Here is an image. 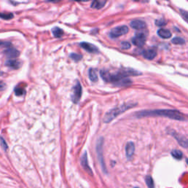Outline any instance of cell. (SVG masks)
<instances>
[{
  "mask_svg": "<svg viewBox=\"0 0 188 188\" xmlns=\"http://www.w3.org/2000/svg\"><path fill=\"white\" fill-rule=\"evenodd\" d=\"M136 116L138 118L146 116H163L176 121H185V115L182 114L178 110H147V111L139 112L136 114Z\"/></svg>",
  "mask_w": 188,
  "mask_h": 188,
  "instance_id": "cell-1",
  "label": "cell"
},
{
  "mask_svg": "<svg viewBox=\"0 0 188 188\" xmlns=\"http://www.w3.org/2000/svg\"><path fill=\"white\" fill-rule=\"evenodd\" d=\"M137 104V103H134V102H128L126 104H122L121 106L118 107H115L114 109H112L111 110H110L109 112H107L106 115H104V118L103 121L104 123H110V121H112L113 119H115L117 116H118L119 115L122 114L123 113H124L125 111H126L129 109L132 108V107H135V105Z\"/></svg>",
  "mask_w": 188,
  "mask_h": 188,
  "instance_id": "cell-2",
  "label": "cell"
},
{
  "mask_svg": "<svg viewBox=\"0 0 188 188\" xmlns=\"http://www.w3.org/2000/svg\"><path fill=\"white\" fill-rule=\"evenodd\" d=\"M103 144H104V138L100 137L97 140V144H96V152H97L98 159H99V163L102 166V171H104L105 174L107 173V167H106L105 162L104 159V156H103Z\"/></svg>",
  "mask_w": 188,
  "mask_h": 188,
  "instance_id": "cell-3",
  "label": "cell"
},
{
  "mask_svg": "<svg viewBox=\"0 0 188 188\" xmlns=\"http://www.w3.org/2000/svg\"><path fill=\"white\" fill-rule=\"evenodd\" d=\"M128 32H129L128 27H126L125 25L119 26V27H115L113 30H111V31L109 33V35H110L111 38H118V37L121 36V35H125Z\"/></svg>",
  "mask_w": 188,
  "mask_h": 188,
  "instance_id": "cell-4",
  "label": "cell"
},
{
  "mask_svg": "<svg viewBox=\"0 0 188 188\" xmlns=\"http://www.w3.org/2000/svg\"><path fill=\"white\" fill-rule=\"evenodd\" d=\"M73 88V94H72L71 99L73 103L77 104L80 102V99H81L82 93V88L81 84L79 82H77V84H75V86Z\"/></svg>",
  "mask_w": 188,
  "mask_h": 188,
  "instance_id": "cell-5",
  "label": "cell"
},
{
  "mask_svg": "<svg viewBox=\"0 0 188 188\" xmlns=\"http://www.w3.org/2000/svg\"><path fill=\"white\" fill-rule=\"evenodd\" d=\"M145 40H146V35L143 32H140L135 34L134 38L132 39V42L137 47H142L145 44Z\"/></svg>",
  "mask_w": 188,
  "mask_h": 188,
  "instance_id": "cell-6",
  "label": "cell"
},
{
  "mask_svg": "<svg viewBox=\"0 0 188 188\" xmlns=\"http://www.w3.org/2000/svg\"><path fill=\"white\" fill-rule=\"evenodd\" d=\"M170 134L177 140V142L178 143V144L182 146L183 148H188V139L186 138L184 135L178 134V132H176L174 131L171 130L170 132Z\"/></svg>",
  "mask_w": 188,
  "mask_h": 188,
  "instance_id": "cell-7",
  "label": "cell"
},
{
  "mask_svg": "<svg viewBox=\"0 0 188 188\" xmlns=\"http://www.w3.org/2000/svg\"><path fill=\"white\" fill-rule=\"evenodd\" d=\"M81 165L83 167V168L85 170V171H87L90 175L93 176V171L91 167H90L89 164H88V154H87L86 152H84V154H83L82 156L81 157Z\"/></svg>",
  "mask_w": 188,
  "mask_h": 188,
  "instance_id": "cell-8",
  "label": "cell"
},
{
  "mask_svg": "<svg viewBox=\"0 0 188 188\" xmlns=\"http://www.w3.org/2000/svg\"><path fill=\"white\" fill-rule=\"evenodd\" d=\"M80 46L82 49H84L85 51H88L90 53H97L99 51V49H97L96 46L91 44L90 43H87V42H82L80 43Z\"/></svg>",
  "mask_w": 188,
  "mask_h": 188,
  "instance_id": "cell-9",
  "label": "cell"
},
{
  "mask_svg": "<svg viewBox=\"0 0 188 188\" xmlns=\"http://www.w3.org/2000/svg\"><path fill=\"white\" fill-rule=\"evenodd\" d=\"M130 26L133 29L137 30H142L146 27L145 23L141 20H133L131 21Z\"/></svg>",
  "mask_w": 188,
  "mask_h": 188,
  "instance_id": "cell-10",
  "label": "cell"
},
{
  "mask_svg": "<svg viewBox=\"0 0 188 188\" xmlns=\"http://www.w3.org/2000/svg\"><path fill=\"white\" fill-rule=\"evenodd\" d=\"M156 49L151 48L148 49H145L143 51V55L147 60H153L156 56Z\"/></svg>",
  "mask_w": 188,
  "mask_h": 188,
  "instance_id": "cell-11",
  "label": "cell"
},
{
  "mask_svg": "<svg viewBox=\"0 0 188 188\" xmlns=\"http://www.w3.org/2000/svg\"><path fill=\"white\" fill-rule=\"evenodd\" d=\"M4 54L8 57V58H16L20 55V52L19 50H17L16 49L14 48H9L7 49L5 51Z\"/></svg>",
  "mask_w": 188,
  "mask_h": 188,
  "instance_id": "cell-12",
  "label": "cell"
},
{
  "mask_svg": "<svg viewBox=\"0 0 188 188\" xmlns=\"http://www.w3.org/2000/svg\"><path fill=\"white\" fill-rule=\"evenodd\" d=\"M6 66L9 68H11L13 69H19L21 67V62L18 60H8L5 62Z\"/></svg>",
  "mask_w": 188,
  "mask_h": 188,
  "instance_id": "cell-13",
  "label": "cell"
},
{
  "mask_svg": "<svg viewBox=\"0 0 188 188\" xmlns=\"http://www.w3.org/2000/svg\"><path fill=\"white\" fill-rule=\"evenodd\" d=\"M134 144L133 142H129L126 145V155L127 158H131L134 153Z\"/></svg>",
  "mask_w": 188,
  "mask_h": 188,
  "instance_id": "cell-14",
  "label": "cell"
},
{
  "mask_svg": "<svg viewBox=\"0 0 188 188\" xmlns=\"http://www.w3.org/2000/svg\"><path fill=\"white\" fill-rule=\"evenodd\" d=\"M157 34L159 37H161V38H165V39L170 38L171 37V32H170L168 30L160 29L158 30Z\"/></svg>",
  "mask_w": 188,
  "mask_h": 188,
  "instance_id": "cell-15",
  "label": "cell"
},
{
  "mask_svg": "<svg viewBox=\"0 0 188 188\" xmlns=\"http://www.w3.org/2000/svg\"><path fill=\"white\" fill-rule=\"evenodd\" d=\"M106 1H93L91 4V8L95 9H101L106 4Z\"/></svg>",
  "mask_w": 188,
  "mask_h": 188,
  "instance_id": "cell-16",
  "label": "cell"
},
{
  "mask_svg": "<svg viewBox=\"0 0 188 188\" xmlns=\"http://www.w3.org/2000/svg\"><path fill=\"white\" fill-rule=\"evenodd\" d=\"M101 77L105 82H110V77H111V73L109 71L105 70H102L100 71Z\"/></svg>",
  "mask_w": 188,
  "mask_h": 188,
  "instance_id": "cell-17",
  "label": "cell"
},
{
  "mask_svg": "<svg viewBox=\"0 0 188 188\" xmlns=\"http://www.w3.org/2000/svg\"><path fill=\"white\" fill-rule=\"evenodd\" d=\"M52 32L55 38H61L63 35V31L60 27H54L52 29Z\"/></svg>",
  "mask_w": 188,
  "mask_h": 188,
  "instance_id": "cell-18",
  "label": "cell"
},
{
  "mask_svg": "<svg viewBox=\"0 0 188 188\" xmlns=\"http://www.w3.org/2000/svg\"><path fill=\"white\" fill-rule=\"evenodd\" d=\"M89 77L90 80L93 82H96L98 81L97 73H96V71L94 70L93 69H91L89 70Z\"/></svg>",
  "mask_w": 188,
  "mask_h": 188,
  "instance_id": "cell-19",
  "label": "cell"
},
{
  "mask_svg": "<svg viewBox=\"0 0 188 188\" xmlns=\"http://www.w3.org/2000/svg\"><path fill=\"white\" fill-rule=\"evenodd\" d=\"M171 154H172V156H174L175 159H178V160L183 157V154H182V152L178 149L173 150L172 152H171Z\"/></svg>",
  "mask_w": 188,
  "mask_h": 188,
  "instance_id": "cell-20",
  "label": "cell"
},
{
  "mask_svg": "<svg viewBox=\"0 0 188 188\" xmlns=\"http://www.w3.org/2000/svg\"><path fill=\"white\" fill-rule=\"evenodd\" d=\"M145 184L148 186V188H154V182L153 178L151 176H147L145 177Z\"/></svg>",
  "mask_w": 188,
  "mask_h": 188,
  "instance_id": "cell-21",
  "label": "cell"
},
{
  "mask_svg": "<svg viewBox=\"0 0 188 188\" xmlns=\"http://www.w3.org/2000/svg\"><path fill=\"white\" fill-rule=\"evenodd\" d=\"M70 58L72 60H73L75 62H78V61L81 60L82 58V56L81 54H77V53H71L70 54Z\"/></svg>",
  "mask_w": 188,
  "mask_h": 188,
  "instance_id": "cell-22",
  "label": "cell"
},
{
  "mask_svg": "<svg viewBox=\"0 0 188 188\" xmlns=\"http://www.w3.org/2000/svg\"><path fill=\"white\" fill-rule=\"evenodd\" d=\"M172 43L174 44H177V45H180V44H184L185 43V40L182 38H179V37H176V38H174L172 40Z\"/></svg>",
  "mask_w": 188,
  "mask_h": 188,
  "instance_id": "cell-23",
  "label": "cell"
},
{
  "mask_svg": "<svg viewBox=\"0 0 188 188\" xmlns=\"http://www.w3.org/2000/svg\"><path fill=\"white\" fill-rule=\"evenodd\" d=\"M14 91H15V93H16V95L18 96H23V95L25 93V90L22 88H19V87H17V88H15Z\"/></svg>",
  "mask_w": 188,
  "mask_h": 188,
  "instance_id": "cell-24",
  "label": "cell"
},
{
  "mask_svg": "<svg viewBox=\"0 0 188 188\" xmlns=\"http://www.w3.org/2000/svg\"><path fill=\"white\" fill-rule=\"evenodd\" d=\"M0 18L5 20L11 19L13 18V13H0Z\"/></svg>",
  "mask_w": 188,
  "mask_h": 188,
  "instance_id": "cell-25",
  "label": "cell"
},
{
  "mask_svg": "<svg viewBox=\"0 0 188 188\" xmlns=\"http://www.w3.org/2000/svg\"><path fill=\"white\" fill-rule=\"evenodd\" d=\"M121 46L123 49H129L131 47V44L128 41H123L121 42Z\"/></svg>",
  "mask_w": 188,
  "mask_h": 188,
  "instance_id": "cell-26",
  "label": "cell"
},
{
  "mask_svg": "<svg viewBox=\"0 0 188 188\" xmlns=\"http://www.w3.org/2000/svg\"><path fill=\"white\" fill-rule=\"evenodd\" d=\"M156 24L157 26H159V27H162V26L165 25V24H166V21H165V19H161L156 20Z\"/></svg>",
  "mask_w": 188,
  "mask_h": 188,
  "instance_id": "cell-27",
  "label": "cell"
},
{
  "mask_svg": "<svg viewBox=\"0 0 188 188\" xmlns=\"http://www.w3.org/2000/svg\"><path fill=\"white\" fill-rule=\"evenodd\" d=\"M0 140H1V141H0V143H1V145H2V148H3L5 150H7V148H8V145H7L6 142H5V140H4L2 137H1V138H0Z\"/></svg>",
  "mask_w": 188,
  "mask_h": 188,
  "instance_id": "cell-28",
  "label": "cell"
},
{
  "mask_svg": "<svg viewBox=\"0 0 188 188\" xmlns=\"http://www.w3.org/2000/svg\"><path fill=\"white\" fill-rule=\"evenodd\" d=\"M181 14L183 16L184 19H185L186 21H188V12H186V11H185V10H181Z\"/></svg>",
  "mask_w": 188,
  "mask_h": 188,
  "instance_id": "cell-29",
  "label": "cell"
},
{
  "mask_svg": "<svg viewBox=\"0 0 188 188\" xmlns=\"http://www.w3.org/2000/svg\"><path fill=\"white\" fill-rule=\"evenodd\" d=\"M5 88H6V84L5 82H3L0 81V91H3Z\"/></svg>",
  "mask_w": 188,
  "mask_h": 188,
  "instance_id": "cell-30",
  "label": "cell"
},
{
  "mask_svg": "<svg viewBox=\"0 0 188 188\" xmlns=\"http://www.w3.org/2000/svg\"><path fill=\"white\" fill-rule=\"evenodd\" d=\"M10 45H11V43H8V42L1 41V40H0V46H5V47H9Z\"/></svg>",
  "mask_w": 188,
  "mask_h": 188,
  "instance_id": "cell-31",
  "label": "cell"
},
{
  "mask_svg": "<svg viewBox=\"0 0 188 188\" xmlns=\"http://www.w3.org/2000/svg\"><path fill=\"white\" fill-rule=\"evenodd\" d=\"M2 75H3V72L0 71V76H2Z\"/></svg>",
  "mask_w": 188,
  "mask_h": 188,
  "instance_id": "cell-32",
  "label": "cell"
},
{
  "mask_svg": "<svg viewBox=\"0 0 188 188\" xmlns=\"http://www.w3.org/2000/svg\"><path fill=\"white\" fill-rule=\"evenodd\" d=\"M186 162H187V164L188 165V159H186Z\"/></svg>",
  "mask_w": 188,
  "mask_h": 188,
  "instance_id": "cell-33",
  "label": "cell"
},
{
  "mask_svg": "<svg viewBox=\"0 0 188 188\" xmlns=\"http://www.w3.org/2000/svg\"><path fill=\"white\" fill-rule=\"evenodd\" d=\"M134 188H139V187H134Z\"/></svg>",
  "mask_w": 188,
  "mask_h": 188,
  "instance_id": "cell-34",
  "label": "cell"
}]
</instances>
